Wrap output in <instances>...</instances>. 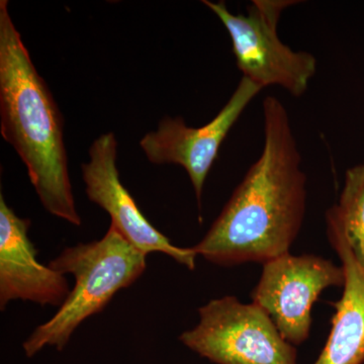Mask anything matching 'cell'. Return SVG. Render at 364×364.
<instances>
[{
    "label": "cell",
    "mask_w": 364,
    "mask_h": 364,
    "mask_svg": "<svg viewBox=\"0 0 364 364\" xmlns=\"http://www.w3.org/2000/svg\"><path fill=\"white\" fill-rule=\"evenodd\" d=\"M264 144L257 161L235 188L202 241L193 247L205 260L234 267L265 263L289 252L306 205V177L286 107L262 102Z\"/></svg>",
    "instance_id": "6da1fadb"
},
{
    "label": "cell",
    "mask_w": 364,
    "mask_h": 364,
    "mask_svg": "<svg viewBox=\"0 0 364 364\" xmlns=\"http://www.w3.org/2000/svg\"><path fill=\"white\" fill-rule=\"evenodd\" d=\"M0 129L25 163L43 207L80 226L64 143L63 117L0 1Z\"/></svg>",
    "instance_id": "7a4b0ae2"
},
{
    "label": "cell",
    "mask_w": 364,
    "mask_h": 364,
    "mask_svg": "<svg viewBox=\"0 0 364 364\" xmlns=\"http://www.w3.org/2000/svg\"><path fill=\"white\" fill-rule=\"evenodd\" d=\"M62 274L75 279L63 305L52 318L38 326L23 347L32 358L45 346L62 351L79 325L102 312L114 294L132 286L146 269V255L109 226L102 239L64 249L49 263Z\"/></svg>",
    "instance_id": "3957f363"
},
{
    "label": "cell",
    "mask_w": 364,
    "mask_h": 364,
    "mask_svg": "<svg viewBox=\"0 0 364 364\" xmlns=\"http://www.w3.org/2000/svg\"><path fill=\"white\" fill-rule=\"evenodd\" d=\"M219 18L232 42L237 66L261 88L279 86L294 97L305 95L317 71L311 53L294 51L280 40L277 26L284 11L296 0H253L246 14H232L224 1L203 0Z\"/></svg>",
    "instance_id": "277c9868"
},
{
    "label": "cell",
    "mask_w": 364,
    "mask_h": 364,
    "mask_svg": "<svg viewBox=\"0 0 364 364\" xmlns=\"http://www.w3.org/2000/svg\"><path fill=\"white\" fill-rule=\"evenodd\" d=\"M200 322L179 340L217 364H296L294 345L256 304L236 296L212 299L198 309Z\"/></svg>",
    "instance_id": "5b68a950"
},
{
    "label": "cell",
    "mask_w": 364,
    "mask_h": 364,
    "mask_svg": "<svg viewBox=\"0 0 364 364\" xmlns=\"http://www.w3.org/2000/svg\"><path fill=\"white\" fill-rule=\"evenodd\" d=\"M343 267L313 254H284L263 263L257 286L251 294L256 305L272 318L282 336L299 345L310 336L312 308L330 287H343Z\"/></svg>",
    "instance_id": "8992f818"
},
{
    "label": "cell",
    "mask_w": 364,
    "mask_h": 364,
    "mask_svg": "<svg viewBox=\"0 0 364 364\" xmlns=\"http://www.w3.org/2000/svg\"><path fill=\"white\" fill-rule=\"evenodd\" d=\"M261 90L260 86L242 77L227 104L210 123L193 128L181 117H165L156 131L143 136L141 148L154 164L172 163L186 169L200 208L203 186L223 142Z\"/></svg>",
    "instance_id": "52a82bcc"
},
{
    "label": "cell",
    "mask_w": 364,
    "mask_h": 364,
    "mask_svg": "<svg viewBox=\"0 0 364 364\" xmlns=\"http://www.w3.org/2000/svg\"><path fill=\"white\" fill-rule=\"evenodd\" d=\"M117 156L114 133L104 134L91 144L90 161L81 166L85 193L90 202L104 208L111 217V226L141 253L146 256L152 252L164 253L188 269H195L198 254L193 247H176L142 214L119 179Z\"/></svg>",
    "instance_id": "ba28073f"
},
{
    "label": "cell",
    "mask_w": 364,
    "mask_h": 364,
    "mask_svg": "<svg viewBox=\"0 0 364 364\" xmlns=\"http://www.w3.org/2000/svg\"><path fill=\"white\" fill-rule=\"evenodd\" d=\"M31 221L18 217L0 195V309L21 299L61 306L70 294L65 275L38 261Z\"/></svg>",
    "instance_id": "9c48e42d"
},
{
    "label": "cell",
    "mask_w": 364,
    "mask_h": 364,
    "mask_svg": "<svg viewBox=\"0 0 364 364\" xmlns=\"http://www.w3.org/2000/svg\"><path fill=\"white\" fill-rule=\"evenodd\" d=\"M330 244L341 259L345 274L341 299L335 308L332 329L314 364L364 363V269L354 258L343 232L326 220Z\"/></svg>",
    "instance_id": "30bf717a"
},
{
    "label": "cell",
    "mask_w": 364,
    "mask_h": 364,
    "mask_svg": "<svg viewBox=\"0 0 364 364\" xmlns=\"http://www.w3.org/2000/svg\"><path fill=\"white\" fill-rule=\"evenodd\" d=\"M326 220L341 229L354 258L364 269V164L347 170L339 202L328 210Z\"/></svg>",
    "instance_id": "8fae6325"
}]
</instances>
